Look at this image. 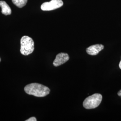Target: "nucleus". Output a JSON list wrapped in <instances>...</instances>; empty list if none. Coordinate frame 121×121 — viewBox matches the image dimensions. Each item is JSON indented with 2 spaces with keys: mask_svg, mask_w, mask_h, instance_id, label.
Wrapping results in <instances>:
<instances>
[{
  "mask_svg": "<svg viewBox=\"0 0 121 121\" xmlns=\"http://www.w3.org/2000/svg\"><path fill=\"white\" fill-rule=\"evenodd\" d=\"M26 93L36 97H44L50 93V90L47 86L38 83H32L27 85L24 87Z\"/></svg>",
  "mask_w": 121,
  "mask_h": 121,
  "instance_id": "obj_1",
  "label": "nucleus"
},
{
  "mask_svg": "<svg viewBox=\"0 0 121 121\" xmlns=\"http://www.w3.org/2000/svg\"><path fill=\"white\" fill-rule=\"evenodd\" d=\"M20 52L23 55H28L34 50V42L32 38L28 36H23L20 40Z\"/></svg>",
  "mask_w": 121,
  "mask_h": 121,
  "instance_id": "obj_2",
  "label": "nucleus"
},
{
  "mask_svg": "<svg viewBox=\"0 0 121 121\" xmlns=\"http://www.w3.org/2000/svg\"><path fill=\"white\" fill-rule=\"evenodd\" d=\"M102 99V96L100 94H94L85 99L83 102V106L88 109L95 108L101 103Z\"/></svg>",
  "mask_w": 121,
  "mask_h": 121,
  "instance_id": "obj_3",
  "label": "nucleus"
},
{
  "mask_svg": "<svg viewBox=\"0 0 121 121\" xmlns=\"http://www.w3.org/2000/svg\"><path fill=\"white\" fill-rule=\"evenodd\" d=\"M63 5L62 0H51L49 2L43 3L41 5V9L43 11H50L59 8Z\"/></svg>",
  "mask_w": 121,
  "mask_h": 121,
  "instance_id": "obj_4",
  "label": "nucleus"
},
{
  "mask_svg": "<svg viewBox=\"0 0 121 121\" xmlns=\"http://www.w3.org/2000/svg\"><path fill=\"white\" fill-rule=\"evenodd\" d=\"M69 60V55L66 53L61 52L56 55V58L53 62V65L55 66H58L64 64Z\"/></svg>",
  "mask_w": 121,
  "mask_h": 121,
  "instance_id": "obj_5",
  "label": "nucleus"
},
{
  "mask_svg": "<svg viewBox=\"0 0 121 121\" xmlns=\"http://www.w3.org/2000/svg\"><path fill=\"white\" fill-rule=\"evenodd\" d=\"M104 48V46L101 44H96L90 46L86 49V52L89 55H96L100 51L102 50Z\"/></svg>",
  "mask_w": 121,
  "mask_h": 121,
  "instance_id": "obj_6",
  "label": "nucleus"
},
{
  "mask_svg": "<svg viewBox=\"0 0 121 121\" xmlns=\"http://www.w3.org/2000/svg\"><path fill=\"white\" fill-rule=\"evenodd\" d=\"M0 6L1 8V13L5 15H10L11 13V9L7 3L3 0L0 1Z\"/></svg>",
  "mask_w": 121,
  "mask_h": 121,
  "instance_id": "obj_7",
  "label": "nucleus"
},
{
  "mask_svg": "<svg viewBox=\"0 0 121 121\" xmlns=\"http://www.w3.org/2000/svg\"><path fill=\"white\" fill-rule=\"evenodd\" d=\"M12 2L18 8H22L26 5L27 0H12Z\"/></svg>",
  "mask_w": 121,
  "mask_h": 121,
  "instance_id": "obj_8",
  "label": "nucleus"
},
{
  "mask_svg": "<svg viewBox=\"0 0 121 121\" xmlns=\"http://www.w3.org/2000/svg\"><path fill=\"white\" fill-rule=\"evenodd\" d=\"M37 119L35 117H31L30 118L26 120V121H36Z\"/></svg>",
  "mask_w": 121,
  "mask_h": 121,
  "instance_id": "obj_9",
  "label": "nucleus"
},
{
  "mask_svg": "<svg viewBox=\"0 0 121 121\" xmlns=\"http://www.w3.org/2000/svg\"><path fill=\"white\" fill-rule=\"evenodd\" d=\"M117 95H119V96H120L121 97V90H120V91H119L117 93Z\"/></svg>",
  "mask_w": 121,
  "mask_h": 121,
  "instance_id": "obj_10",
  "label": "nucleus"
},
{
  "mask_svg": "<svg viewBox=\"0 0 121 121\" xmlns=\"http://www.w3.org/2000/svg\"><path fill=\"white\" fill-rule=\"evenodd\" d=\"M119 66L120 69H121V60L120 61V63H119Z\"/></svg>",
  "mask_w": 121,
  "mask_h": 121,
  "instance_id": "obj_11",
  "label": "nucleus"
},
{
  "mask_svg": "<svg viewBox=\"0 0 121 121\" xmlns=\"http://www.w3.org/2000/svg\"></svg>",
  "mask_w": 121,
  "mask_h": 121,
  "instance_id": "obj_12",
  "label": "nucleus"
}]
</instances>
